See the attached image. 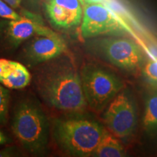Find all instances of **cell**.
I'll return each instance as SVG.
<instances>
[{
    "label": "cell",
    "mask_w": 157,
    "mask_h": 157,
    "mask_svg": "<svg viewBox=\"0 0 157 157\" xmlns=\"http://www.w3.org/2000/svg\"><path fill=\"white\" fill-rule=\"evenodd\" d=\"M35 83L43 101L54 109L80 113L87 107L80 74L69 63L55 60L46 63L36 74Z\"/></svg>",
    "instance_id": "obj_1"
},
{
    "label": "cell",
    "mask_w": 157,
    "mask_h": 157,
    "mask_svg": "<svg viewBox=\"0 0 157 157\" xmlns=\"http://www.w3.org/2000/svg\"><path fill=\"white\" fill-rule=\"evenodd\" d=\"M12 129L20 144L33 155L44 154L49 142L50 125L40 105L25 99L15 106Z\"/></svg>",
    "instance_id": "obj_2"
},
{
    "label": "cell",
    "mask_w": 157,
    "mask_h": 157,
    "mask_svg": "<svg viewBox=\"0 0 157 157\" xmlns=\"http://www.w3.org/2000/svg\"><path fill=\"white\" fill-rule=\"evenodd\" d=\"M53 137L66 154L76 156H93L105 129L96 121L86 119H57Z\"/></svg>",
    "instance_id": "obj_3"
},
{
    "label": "cell",
    "mask_w": 157,
    "mask_h": 157,
    "mask_svg": "<svg viewBox=\"0 0 157 157\" xmlns=\"http://www.w3.org/2000/svg\"><path fill=\"white\" fill-rule=\"evenodd\" d=\"M80 78L87 105L97 112L106 106L123 87L119 78L93 65L84 66Z\"/></svg>",
    "instance_id": "obj_4"
},
{
    "label": "cell",
    "mask_w": 157,
    "mask_h": 157,
    "mask_svg": "<svg viewBox=\"0 0 157 157\" xmlns=\"http://www.w3.org/2000/svg\"><path fill=\"white\" fill-rule=\"evenodd\" d=\"M127 30L122 19L106 5L94 4L83 7L81 33L84 39Z\"/></svg>",
    "instance_id": "obj_5"
},
{
    "label": "cell",
    "mask_w": 157,
    "mask_h": 157,
    "mask_svg": "<svg viewBox=\"0 0 157 157\" xmlns=\"http://www.w3.org/2000/svg\"><path fill=\"white\" fill-rule=\"evenodd\" d=\"M136 113L132 103L124 93L114 98L104 113V121L115 136L126 137L134 131Z\"/></svg>",
    "instance_id": "obj_6"
},
{
    "label": "cell",
    "mask_w": 157,
    "mask_h": 157,
    "mask_svg": "<svg viewBox=\"0 0 157 157\" xmlns=\"http://www.w3.org/2000/svg\"><path fill=\"white\" fill-rule=\"evenodd\" d=\"M100 48L110 62L123 69L135 70L143 61L140 47L129 39H103L100 42Z\"/></svg>",
    "instance_id": "obj_7"
},
{
    "label": "cell",
    "mask_w": 157,
    "mask_h": 157,
    "mask_svg": "<svg viewBox=\"0 0 157 157\" xmlns=\"http://www.w3.org/2000/svg\"><path fill=\"white\" fill-rule=\"evenodd\" d=\"M23 17L17 21L6 20L2 22L6 40L11 46L16 47L35 36H48L55 31L45 26L40 17L28 11H24Z\"/></svg>",
    "instance_id": "obj_8"
},
{
    "label": "cell",
    "mask_w": 157,
    "mask_h": 157,
    "mask_svg": "<svg viewBox=\"0 0 157 157\" xmlns=\"http://www.w3.org/2000/svg\"><path fill=\"white\" fill-rule=\"evenodd\" d=\"M67 51V45L57 33L48 36H35L23 48V56L27 63L38 65L57 58Z\"/></svg>",
    "instance_id": "obj_9"
},
{
    "label": "cell",
    "mask_w": 157,
    "mask_h": 157,
    "mask_svg": "<svg viewBox=\"0 0 157 157\" xmlns=\"http://www.w3.org/2000/svg\"><path fill=\"white\" fill-rule=\"evenodd\" d=\"M45 9L52 24L59 28L70 29L82 22L83 7L79 0H49Z\"/></svg>",
    "instance_id": "obj_10"
},
{
    "label": "cell",
    "mask_w": 157,
    "mask_h": 157,
    "mask_svg": "<svg viewBox=\"0 0 157 157\" xmlns=\"http://www.w3.org/2000/svg\"><path fill=\"white\" fill-rule=\"evenodd\" d=\"M31 80L29 70L21 63L0 59V83L8 89H22Z\"/></svg>",
    "instance_id": "obj_11"
},
{
    "label": "cell",
    "mask_w": 157,
    "mask_h": 157,
    "mask_svg": "<svg viewBox=\"0 0 157 157\" xmlns=\"http://www.w3.org/2000/svg\"><path fill=\"white\" fill-rule=\"evenodd\" d=\"M93 156L99 157H121L125 156V151L120 142L105 129Z\"/></svg>",
    "instance_id": "obj_12"
},
{
    "label": "cell",
    "mask_w": 157,
    "mask_h": 157,
    "mask_svg": "<svg viewBox=\"0 0 157 157\" xmlns=\"http://www.w3.org/2000/svg\"><path fill=\"white\" fill-rule=\"evenodd\" d=\"M143 124L146 130H157V92L151 94L147 98Z\"/></svg>",
    "instance_id": "obj_13"
},
{
    "label": "cell",
    "mask_w": 157,
    "mask_h": 157,
    "mask_svg": "<svg viewBox=\"0 0 157 157\" xmlns=\"http://www.w3.org/2000/svg\"><path fill=\"white\" fill-rule=\"evenodd\" d=\"M10 93L7 87L0 83V124H5L8 120Z\"/></svg>",
    "instance_id": "obj_14"
},
{
    "label": "cell",
    "mask_w": 157,
    "mask_h": 157,
    "mask_svg": "<svg viewBox=\"0 0 157 157\" xmlns=\"http://www.w3.org/2000/svg\"><path fill=\"white\" fill-rule=\"evenodd\" d=\"M143 74L149 83L157 87V59H151L145 64Z\"/></svg>",
    "instance_id": "obj_15"
},
{
    "label": "cell",
    "mask_w": 157,
    "mask_h": 157,
    "mask_svg": "<svg viewBox=\"0 0 157 157\" xmlns=\"http://www.w3.org/2000/svg\"><path fill=\"white\" fill-rule=\"evenodd\" d=\"M23 16V14L17 13L9 4L4 0H0V17L8 21H17L22 18Z\"/></svg>",
    "instance_id": "obj_16"
},
{
    "label": "cell",
    "mask_w": 157,
    "mask_h": 157,
    "mask_svg": "<svg viewBox=\"0 0 157 157\" xmlns=\"http://www.w3.org/2000/svg\"><path fill=\"white\" fill-rule=\"evenodd\" d=\"M17 156H18V152L15 146H9L0 150V157H13Z\"/></svg>",
    "instance_id": "obj_17"
},
{
    "label": "cell",
    "mask_w": 157,
    "mask_h": 157,
    "mask_svg": "<svg viewBox=\"0 0 157 157\" xmlns=\"http://www.w3.org/2000/svg\"><path fill=\"white\" fill-rule=\"evenodd\" d=\"M111 0H79L80 3H81L83 7L90 5H94V4H103V5H106Z\"/></svg>",
    "instance_id": "obj_18"
},
{
    "label": "cell",
    "mask_w": 157,
    "mask_h": 157,
    "mask_svg": "<svg viewBox=\"0 0 157 157\" xmlns=\"http://www.w3.org/2000/svg\"><path fill=\"white\" fill-rule=\"evenodd\" d=\"M5 2L9 4L11 7H13L14 9H17L20 7L22 0H4Z\"/></svg>",
    "instance_id": "obj_19"
},
{
    "label": "cell",
    "mask_w": 157,
    "mask_h": 157,
    "mask_svg": "<svg viewBox=\"0 0 157 157\" xmlns=\"http://www.w3.org/2000/svg\"><path fill=\"white\" fill-rule=\"evenodd\" d=\"M7 137H6L5 135H4L1 131H0V145L5 144V143H7Z\"/></svg>",
    "instance_id": "obj_20"
}]
</instances>
